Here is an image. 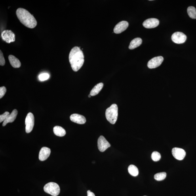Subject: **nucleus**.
I'll list each match as a JSON object with an SVG mask.
<instances>
[{
    "mask_svg": "<svg viewBox=\"0 0 196 196\" xmlns=\"http://www.w3.org/2000/svg\"><path fill=\"white\" fill-rule=\"evenodd\" d=\"M69 59L73 70L75 72L78 71L84 62L83 51L79 47H74L69 53Z\"/></svg>",
    "mask_w": 196,
    "mask_h": 196,
    "instance_id": "1",
    "label": "nucleus"
},
{
    "mask_svg": "<svg viewBox=\"0 0 196 196\" xmlns=\"http://www.w3.org/2000/svg\"><path fill=\"white\" fill-rule=\"evenodd\" d=\"M16 15L20 22L27 28H33L37 26V21L34 16L24 8H18Z\"/></svg>",
    "mask_w": 196,
    "mask_h": 196,
    "instance_id": "2",
    "label": "nucleus"
},
{
    "mask_svg": "<svg viewBox=\"0 0 196 196\" xmlns=\"http://www.w3.org/2000/svg\"><path fill=\"white\" fill-rule=\"evenodd\" d=\"M105 116L107 120L111 124L115 123L118 116V108L117 104H113L107 109Z\"/></svg>",
    "mask_w": 196,
    "mask_h": 196,
    "instance_id": "3",
    "label": "nucleus"
},
{
    "mask_svg": "<svg viewBox=\"0 0 196 196\" xmlns=\"http://www.w3.org/2000/svg\"><path fill=\"white\" fill-rule=\"evenodd\" d=\"M46 193L53 196H58L60 193V188L59 185L54 182H50L46 184L44 187Z\"/></svg>",
    "mask_w": 196,
    "mask_h": 196,
    "instance_id": "4",
    "label": "nucleus"
},
{
    "mask_svg": "<svg viewBox=\"0 0 196 196\" xmlns=\"http://www.w3.org/2000/svg\"><path fill=\"white\" fill-rule=\"evenodd\" d=\"M34 117L33 114L31 112L29 113L25 120L26 132L27 133H29L32 131L34 125Z\"/></svg>",
    "mask_w": 196,
    "mask_h": 196,
    "instance_id": "5",
    "label": "nucleus"
},
{
    "mask_svg": "<svg viewBox=\"0 0 196 196\" xmlns=\"http://www.w3.org/2000/svg\"><path fill=\"white\" fill-rule=\"evenodd\" d=\"M2 39L7 43H10L15 41V35L11 30H5L1 33Z\"/></svg>",
    "mask_w": 196,
    "mask_h": 196,
    "instance_id": "6",
    "label": "nucleus"
},
{
    "mask_svg": "<svg viewBox=\"0 0 196 196\" xmlns=\"http://www.w3.org/2000/svg\"><path fill=\"white\" fill-rule=\"evenodd\" d=\"M186 39V36L184 33L180 32L174 33L172 37V41L174 43L178 44L184 43Z\"/></svg>",
    "mask_w": 196,
    "mask_h": 196,
    "instance_id": "7",
    "label": "nucleus"
},
{
    "mask_svg": "<svg viewBox=\"0 0 196 196\" xmlns=\"http://www.w3.org/2000/svg\"><path fill=\"white\" fill-rule=\"evenodd\" d=\"M163 61V58L161 56L155 57L150 60L147 63V67L150 69L157 68L162 64Z\"/></svg>",
    "mask_w": 196,
    "mask_h": 196,
    "instance_id": "8",
    "label": "nucleus"
},
{
    "mask_svg": "<svg viewBox=\"0 0 196 196\" xmlns=\"http://www.w3.org/2000/svg\"><path fill=\"white\" fill-rule=\"evenodd\" d=\"M98 147L101 152H104L111 146V145L104 136H100L98 142Z\"/></svg>",
    "mask_w": 196,
    "mask_h": 196,
    "instance_id": "9",
    "label": "nucleus"
},
{
    "mask_svg": "<svg viewBox=\"0 0 196 196\" xmlns=\"http://www.w3.org/2000/svg\"><path fill=\"white\" fill-rule=\"evenodd\" d=\"M172 153L173 157L178 160H183L186 155V153L184 150L178 147L173 148Z\"/></svg>",
    "mask_w": 196,
    "mask_h": 196,
    "instance_id": "10",
    "label": "nucleus"
},
{
    "mask_svg": "<svg viewBox=\"0 0 196 196\" xmlns=\"http://www.w3.org/2000/svg\"><path fill=\"white\" fill-rule=\"evenodd\" d=\"M159 20L157 19L150 18L145 20L143 23V26L145 28H153L159 26Z\"/></svg>",
    "mask_w": 196,
    "mask_h": 196,
    "instance_id": "11",
    "label": "nucleus"
},
{
    "mask_svg": "<svg viewBox=\"0 0 196 196\" xmlns=\"http://www.w3.org/2000/svg\"><path fill=\"white\" fill-rule=\"evenodd\" d=\"M128 26V24L127 21H121L116 25L114 28V32L116 34H119L125 31Z\"/></svg>",
    "mask_w": 196,
    "mask_h": 196,
    "instance_id": "12",
    "label": "nucleus"
},
{
    "mask_svg": "<svg viewBox=\"0 0 196 196\" xmlns=\"http://www.w3.org/2000/svg\"><path fill=\"white\" fill-rule=\"evenodd\" d=\"M51 151L48 147H42L40 151L39 159L40 161H44L47 159L50 156Z\"/></svg>",
    "mask_w": 196,
    "mask_h": 196,
    "instance_id": "13",
    "label": "nucleus"
},
{
    "mask_svg": "<svg viewBox=\"0 0 196 196\" xmlns=\"http://www.w3.org/2000/svg\"><path fill=\"white\" fill-rule=\"evenodd\" d=\"M70 119L72 121L79 124H83L86 122L85 117L78 114H73L70 116Z\"/></svg>",
    "mask_w": 196,
    "mask_h": 196,
    "instance_id": "14",
    "label": "nucleus"
},
{
    "mask_svg": "<svg viewBox=\"0 0 196 196\" xmlns=\"http://www.w3.org/2000/svg\"><path fill=\"white\" fill-rule=\"evenodd\" d=\"M18 111L16 109H14L10 114L8 116L7 119L3 122V126H5L8 123H11L13 122L16 119L18 115Z\"/></svg>",
    "mask_w": 196,
    "mask_h": 196,
    "instance_id": "15",
    "label": "nucleus"
},
{
    "mask_svg": "<svg viewBox=\"0 0 196 196\" xmlns=\"http://www.w3.org/2000/svg\"><path fill=\"white\" fill-rule=\"evenodd\" d=\"M8 58L10 64L12 67L14 68H20L21 65V63L20 60L16 57L12 55H10L8 56Z\"/></svg>",
    "mask_w": 196,
    "mask_h": 196,
    "instance_id": "16",
    "label": "nucleus"
},
{
    "mask_svg": "<svg viewBox=\"0 0 196 196\" xmlns=\"http://www.w3.org/2000/svg\"><path fill=\"white\" fill-rule=\"evenodd\" d=\"M142 43V40L140 37H137L131 41L128 48L130 50H133L140 46Z\"/></svg>",
    "mask_w": 196,
    "mask_h": 196,
    "instance_id": "17",
    "label": "nucleus"
},
{
    "mask_svg": "<svg viewBox=\"0 0 196 196\" xmlns=\"http://www.w3.org/2000/svg\"><path fill=\"white\" fill-rule=\"evenodd\" d=\"M54 132L56 136L59 137L64 136L66 133L64 128L60 126H54L53 129Z\"/></svg>",
    "mask_w": 196,
    "mask_h": 196,
    "instance_id": "18",
    "label": "nucleus"
},
{
    "mask_svg": "<svg viewBox=\"0 0 196 196\" xmlns=\"http://www.w3.org/2000/svg\"><path fill=\"white\" fill-rule=\"evenodd\" d=\"M104 86V84L102 83H99L95 86L90 92V94L91 96L96 95L99 94Z\"/></svg>",
    "mask_w": 196,
    "mask_h": 196,
    "instance_id": "19",
    "label": "nucleus"
},
{
    "mask_svg": "<svg viewBox=\"0 0 196 196\" xmlns=\"http://www.w3.org/2000/svg\"><path fill=\"white\" fill-rule=\"evenodd\" d=\"M128 170L129 173L133 176H136L138 175V170L137 168L134 165H131L128 166Z\"/></svg>",
    "mask_w": 196,
    "mask_h": 196,
    "instance_id": "20",
    "label": "nucleus"
},
{
    "mask_svg": "<svg viewBox=\"0 0 196 196\" xmlns=\"http://www.w3.org/2000/svg\"><path fill=\"white\" fill-rule=\"evenodd\" d=\"M187 13L190 18L193 19H196V9L193 6H190L187 8Z\"/></svg>",
    "mask_w": 196,
    "mask_h": 196,
    "instance_id": "21",
    "label": "nucleus"
},
{
    "mask_svg": "<svg viewBox=\"0 0 196 196\" xmlns=\"http://www.w3.org/2000/svg\"><path fill=\"white\" fill-rule=\"evenodd\" d=\"M166 176L165 172H161L156 174L154 176L155 179L158 181H161L165 179Z\"/></svg>",
    "mask_w": 196,
    "mask_h": 196,
    "instance_id": "22",
    "label": "nucleus"
},
{
    "mask_svg": "<svg viewBox=\"0 0 196 196\" xmlns=\"http://www.w3.org/2000/svg\"><path fill=\"white\" fill-rule=\"evenodd\" d=\"M152 159L153 161L157 162L161 159V155L157 151H154L151 155Z\"/></svg>",
    "mask_w": 196,
    "mask_h": 196,
    "instance_id": "23",
    "label": "nucleus"
},
{
    "mask_svg": "<svg viewBox=\"0 0 196 196\" xmlns=\"http://www.w3.org/2000/svg\"><path fill=\"white\" fill-rule=\"evenodd\" d=\"M50 75L47 73L41 74L39 76V79L40 81H44L49 78Z\"/></svg>",
    "mask_w": 196,
    "mask_h": 196,
    "instance_id": "24",
    "label": "nucleus"
},
{
    "mask_svg": "<svg viewBox=\"0 0 196 196\" xmlns=\"http://www.w3.org/2000/svg\"><path fill=\"white\" fill-rule=\"evenodd\" d=\"M10 115V114L9 112L6 111L3 114L1 115H0V123H1L2 122L5 121Z\"/></svg>",
    "mask_w": 196,
    "mask_h": 196,
    "instance_id": "25",
    "label": "nucleus"
},
{
    "mask_svg": "<svg viewBox=\"0 0 196 196\" xmlns=\"http://www.w3.org/2000/svg\"><path fill=\"white\" fill-rule=\"evenodd\" d=\"M5 64V59L4 58L2 50H0V65L4 66Z\"/></svg>",
    "mask_w": 196,
    "mask_h": 196,
    "instance_id": "26",
    "label": "nucleus"
},
{
    "mask_svg": "<svg viewBox=\"0 0 196 196\" xmlns=\"http://www.w3.org/2000/svg\"><path fill=\"white\" fill-rule=\"evenodd\" d=\"M6 90L7 89L5 86H2L0 88V98H2L5 96Z\"/></svg>",
    "mask_w": 196,
    "mask_h": 196,
    "instance_id": "27",
    "label": "nucleus"
},
{
    "mask_svg": "<svg viewBox=\"0 0 196 196\" xmlns=\"http://www.w3.org/2000/svg\"><path fill=\"white\" fill-rule=\"evenodd\" d=\"M87 196H95L94 194L90 190L87 191Z\"/></svg>",
    "mask_w": 196,
    "mask_h": 196,
    "instance_id": "28",
    "label": "nucleus"
},
{
    "mask_svg": "<svg viewBox=\"0 0 196 196\" xmlns=\"http://www.w3.org/2000/svg\"><path fill=\"white\" fill-rule=\"evenodd\" d=\"M88 97H89V98H90V97H91V95H90V94L89 95V96H88Z\"/></svg>",
    "mask_w": 196,
    "mask_h": 196,
    "instance_id": "29",
    "label": "nucleus"
},
{
    "mask_svg": "<svg viewBox=\"0 0 196 196\" xmlns=\"http://www.w3.org/2000/svg\"></svg>",
    "mask_w": 196,
    "mask_h": 196,
    "instance_id": "30",
    "label": "nucleus"
}]
</instances>
